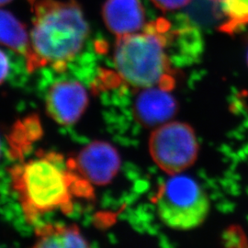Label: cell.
I'll list each match as a JSON object with an SVG mask.
<instances>
[{"instance_id":"cell-1","label":"cell","mask_w":248,"mask_h":248,"mask_svg":"<svg viewBox=\"0 0 248 248\" xmlns=\"http://www.w3.org/2000/svg\"><path fill=\"white\" fill-rule=\"evenodd\" d=\"M11 187L29 222L45 214L73 212L78 199L94 196L92 184L56 152H40L10 169Z\"/></svg>"},{"instance_id":"cell-2","label":"cell","mask_w":248,"mask_h":248,"mask_svg":"<svg viewBox=\"0 0 248 248\" xmlns=\"http://www.w3.org/2000/svg\"><path fill=\"white\" fill-rule=\"evenodd\" d=\"M31 56L26 70L66 71L89 41L90 30L77 0H33Z\"/></svg>"},{"instance_id":"cell-3","label":"cell","mask_w":248,"mask_h":248,"mask_svg":"<svg viewBox=\"0 0 248 248\" xmlns=\"http://www.w3.org/2000/svg\"><path fill=\"white\" fill-rule=\"evenodd\" d=\"M168 28L165 21H159L137 33L117 38L113 65L124 85L133 89H171L174 78L168 52Z\"/></svg>"},{"instance_id":"cell-4","label":"cell","mask_w":248,"mask_h":248,"mask_svg":"<svg viewBox=\"0 0 248 248\" xmlns=\"http://www.w3.org/2000/svg\"><path fill=\"white\" fill-rule=\"evenodd\" d=\"M154 202L160 220L173 230L195 229L205 222L211 210L203 187L182 173L169 175L160 184Z\"/></svg>"},{"instance_id":"cell-5","label":"cell","mask_w":248,"mask_h":248,"mask_svg":"<svg viewBox=\"0 0 248 248\" xmlns=\"http://www.w3.org/2000/svg\"><path fill=\"white\" fill-rule=\"evenodd\" d=\"M148 146L151 158L169 175L183 173L192 167L200 152L194 130L181 122H169L154 129Z\"/></svg>"},{"instance_id":"cell-6","label":"cell","mask_w":248,"mask_h":248,"mask_svg":"<svg viewBox=\"0 0 248 248\" xmlns=\"http://www.w3.org/2000/svg\"><path fill=\"white\" fill-rule=\"evenodd\" d=\"M57 77L50 80L45 89V109L48 116L62 126L77 124L89 103L88 90L78 80L56 72Z\"/></svg>"},{"instance_id":"cell-7","label":"cell","mask_w":248,"mask_h":248,"mask_svg":"<svg viewBox=\"0 0 248 248\" xmlns=\"http://www.w3.org/2000/svg\"><path fill=\"white\" fill-rule=\"evenodd\" d=\"M76 170L89 183L106 186L118 175L122 159L115 147L103 141H96L85 146L76 158H70Z\"/></svg>"},{"instance_id":"cell-8","label":"cell","mask_w":248,"mask_h":248,"mask_svg":"<svg viewBox=\"0 0 248 248\" xmlns=\"http://www.w3.org/2000/svg\"><path fill=\"white\" fill-rule=\"evenodd\" d=\"M133 100L134 120L144 128L155 129L171 122L177 111L176 98L170 89L162 87L135 89Z\"/></svg>"},{"instance_id":"cell-9","label":"cell","mask_w":248,"mask_h":248,"mask_svg":"<svg viewBox=\"0 0 248 248\" xmlns=\"http://www.w3.org/2000/svg\"><path fill=\"white\" fill-rule=\"evenodd\" d=\"M102 18L117 38L137 33L145 28V15L140 0H106Z\"/></svg>"},{"instance_id":"cell-10","label":"cell","mask_w":248,"mask_h":248,"mask_svg":"<svg viewBox=\"0 0 248 248\" xmlns=\"http://www.w3.org/2000/svg\"><path fill=\"white\" fill-rule=\"evenodd\" d=\"M32 248H91L76 224L45 223L36 228Z\"/></svg>"},{"instance_id":"cell-11","label":"cell","mask_w":248,"mask_h":248,"mask_svg":"<svg viewBox=\"0 0 248 248\" xmlns=\"http://www.w3.org/2000/svg\"><path fill=\"white\" fill-rule=\"evenodd\" d=\"M0 45L23 56L26 62L31 56V38L25 25L13 14L0 9Z\"/></svg>"},{"instance_id":"cell-12","label":"cell","mask_w":248,"mask_h":248,"mask_svg":"<svg viewBox=\"0 0 248 248\" xmlns=\"http://www.w3.org/2000/svg\"><path fill=\"white\" fill-rule=\"evenodd\" d=\"M42 128L37 117H28L15 124L10 133V146L15 155H22L41 135Z\"/></svg>"},{"instance_id":"cell-13","label":"cell","mask_w":248,"mask_h":248,"mask_svg":"<svg viewBox=\"0 0 248 248\" xmlns=\"http://www.w3.org/2000/svg\"><path fill=\"white\" fill-rule=\"evenodd\" d=\"M222 9L227 18L224 31H233L248 24V0H222Z\"/></svg>"},{"instance_id":"cell-14","label":"cell","mask_w":248,"mask_h":248,"mask_svg":"<svg viewBox=\"0 0 248 248\" xmlns=\"http://www.w3.org/2000/svg\"><path fill=\"white\" fill-rule=\"evenodd\" d=\"M226 240V248H248V240L246 239L244 233L237 231V229L230 231V233Z\"/></svg>"},{"instance_id":"cell-15","label":"cell","mask_w":248,"mask_h":248,"mask_svg":"<svg viewBox=\"0 0 248 248\" xmlns=\"http://www.w3.org/2000/svg\"><path fill=\"white\" fill-rule=\"evenodd\" d=\"M158 9L165 11H173L181 9L191 0H151Z\"/></svg>"},{"instance_id":"cell-16","label":"cell","mask_w":248,"mask_h":248,"mask_svg":"<svg viewBox=\"0 0 248 248\" xmlns=\"http://www.w3.org/2000/svg\"><path fill=\"white\" fill-rule=\"evenodd\" d=\"M11 72V61L9 54L0 49V85L8 79Z\"/></svg>"},{"instance_id":"cell-17","label":"cell","mask_w":248,"mask_h":248,"mask_svg":"<svg viewBox=\"0 0 248 248\" xmlns=\"http://www.w3.org/2000/svg\"><path fill=\"white\" fill-rule=\"evenodd\" d=\"M12 0H0V7H2V6H5V5H7V4H9L10 3Z\"/></svg>"},{"instance_id":"cell-18","label":"cell","mask_w":248,"mask_h":248,"mask_svg":"<svg viewBox=\"0 0 248 248\" xmlns=\"http://www.w3.org/2000/svg\"><path fill=\"white\" fill-rule=\"evenodd\" d=\"M0 155H1V141H0Z\"/></svg>"},{"instance_id":"cell-19","label":"cell","mask_w":248,"mask_h":248,"mask_svg":"<svg viewBox=\"0 0 248 248\" xmlns=\"http://www.w3.org/2000/svg\"></svg>"}]
</instances>
